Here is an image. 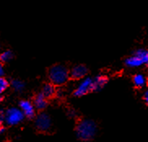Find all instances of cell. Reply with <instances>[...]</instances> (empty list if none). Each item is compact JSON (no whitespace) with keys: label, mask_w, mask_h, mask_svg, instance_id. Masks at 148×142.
<instances>
[{"label":"cell","mask_w":148,"mask_h":142,"mask_svg":"<svg viewBox=\"0 0 148 142\" xmlns=\"http://www.w3.org/2000/svg\"><path fill=\"white\" fill-rule=\"evenodd\" d=\"M97 127L94 121L84 119L79 122L76 128L77 136L82 141H90L95 136Z\"/></svg>","instance_id":"cell-1"},{"label":"cell","mask_w":148,"mask_h":142,"mask_svg":"<svg viewBox=\"0 0 148 142\" xmlns=\"http://www.w3.org/2000/svg\"><path fill=\"white\" fill-rule=\"evenodd\" d=\"M49 78L54 85H63L69 78V72L65 66L56 65L49 70Z\"/></svg>","instance_id":"cell-2"},{"label":"cell","mask_w":148,"mask_h":142,"mask_svg":"<svg viewBox=\"0 0 148 142\" xmlns=\"http://www.w3.org/2000/svg\"><path fill=\"white\" fill-rule=\"evenodd\" d=\"M148 61V52L144 49H138L133 56L128 57L125 60V65L130 68L139 67L147 64Z\"/></svg>","instance_id":"cell-3"},{"label":"cell","mask_w":148,"mask_h":142,"mask_svg":"<svg viewBox=\"0 0 148 142\" xmlns=\"http://www.w3.org/2000/svg\"><path fill=\"white\" fill-rule=\"evenodd\" d=\"M24 114L21 110L17 108H10L5 114V120L7 123L11 126H14L20 123L24 119Z\"/></svg>","instance_id":"cell-4"},{"label":"cell","mask_w":148,"mask_h":142,"mask_svg":"<svg viewBox=\"0 0 148 142\" xmlns=\"http://www.w3.org/2000/svg\"><path fill=\"white\" fill-rule=\"evenodd\" d=\"M35 125L37 127V128L42 131V132H47L51 128V120L50 116L45 114V113H42L38 115L35 120Z\"/></svg>","instance_id":"cell-5"},{"label":"cell","mask_w":148,"mask_h":142,"mask_svg":"<svg viewBox=\"0 0 148 142\" xmlns=\"http://www.w3.org/2000/svg\"><path fill=\"white\" fill-rule=\"evenodd\" d=\"M92 91V78H86L79 84L77 89L74 91V96H82Z\"/></svg>","instance_id":"cell-6"},{"label":"cell","mask_w":148,"mask_h":142,"mask_svg":"<svg viewBox=\"0 0 148 142\" xmlns=\"http://www.w3.org/2000/svg\"><path fill=\"white\" fill-rule=\"evenodd\" d=\"M20 109L23 113L24 116L27 117V118H30L34 116V105L29 100H21L20 102Z\"/></svg>","instance_id":"cell-7"},{"label":"cell","mask_w":148,"mask_h":142,"mask_svg":"<svg viewBox=\"0 0 148 142\" xmlns=\"http://www.w3.org/2000/svg\"><path fill=\"white\" fill-rule=\"evenodd\" d=\"M88 70L87 68L82 65H78L74 66L73 69H71V72L69 73V76L73 79H80L83 78L86 75Z\"/></svg>","instance_id":"cell-8"},{"label":"cell","mask_w":148,"mask_h":142,"mask_svg":"<svg viewBox=\"0 0 148 142\" xmlns=\"http://www.w3.org/2000/svg\"><path fill=\"white\" fill-rule=\"evenodd\" d=\"M108 78L103 75H98L92 79V91H99L107 84Z\"/></svg>","instance_id":"cell-9"},{"label":"cell","mask_w":148,"mask_h":142,"mask_svg":"<svg viewBox=\"0 0 148 142\" xmlns=\"http://www.w3.org/2000/svg\"><path fill=\"white\" fill-rule=\"evenodd\" d=\"M34 105L35 109H38L39 110H42L47 105V98L42 93H39V94L35 97Z\"/></svg>","instance_id":"cell-10"},{"label":"cell","mask_w":148,"mask_h":142,"mask_svg":"<svg viewBox=\"0 0 148 142\" xmlns=\"http://www.w3.org/2000/svg\"><path fill=\"white\" fill-rule=\"evenodd\" d=\"M41 93L46 98L52 97L53 96L55 95V93H56V88L54 87V84H52V83H47V84H45Z\"/></svg>","instance_id":"cell-11"},{"label":"cell","mask_w":148,"mask_h":142,"mask_svg":"<svg viewBox=\"0 0 148 142\" xmlns=\"http://www.w3.org/2000/svg\"><path fill=\"white\" fill-rule=\"evenodd\" d=\"M146 82H147L146 78L143 74L138 73V74H136L134 77V83L137 87H144L145 84H146Z\"/></svg>","instance_id":"cell-12"},{"label":"cell","mask_w":148,"mask_h":142,"mask_svg":"<svg viewBox=\"0 0 148 142\" xmlns=\"http://www.w3.org/2000/svg\"><path fill=\"white\" fill-rule=\"evenodd\" d=\"M13 57V53L11 51H5L0 54V62L6 63L9 60H11Z\"/></svg>","instance_id":"cell-13"},{"label":"cell","mask_w":148,"mask_h":142,"mask_svg":"<svg viewBox=\"0 0 148 142\" xmlns=\"http://www.w3.org/2000/svg\"><path fill=\"white\" fill-rule=\"evenodd\" d=\"M12 87L16 91H21L25 88V83H24V82H22L21 80H18V79L13 80L12 82Z\"/></svg>","instance_id":"cell-14"},{"label":"cell","mask_w":148,"mask_h":142,"mask_svg":"<svg viewBox=\"0 0 148 142\" xmlns=\"http://www.w3.org/2000/svg\"><path fill=\"white\" fill-rule=\"evenodd\" d=\"M8 80L3 77H0V95L8 89Z\"/></svg>","instance_id":"cell-15"},{"label":"cell","mask_w":148,"mask_h":142,"mask_svg":"<svg viewBox=\"0 0 148 142\" xmlns=\"http://www.w3.org/2000/svg\"><path fill=\"white\" fill-rule=\"evenodd\" d=\"M4 118H5L4 112H3L2 109H0V124H2V123L4 121Z\"/></svg>","instance_id":"cell-16"},{"label":"cell","mask_w":148,"mask_h":142,"mask_svg":"<svg viewBox=\"0 0 148 142\" xmlns=\"http://www.w3.org/2000/svg\"><path fill=\"white\" fill-rule=\"evenodd\" d=\"M3 74H4V69H3L2 63L0 62V77H3Z\"/></svg>","instance_id":"cell-17"},{"label":"cell","mask_w":148,"mask_h":142,"mask_svg":"<svg viewBox=\"0 0 148 142\" xmlns=\"http://www.w3.org/2000/svg\"><path fill=\"white\" fill-rule=\"evenodd\" d=\"M144 100H145V102H146V103H147V102H148V92H147V91H145V93H144Z\"/></svg>","instance_id":"cell-18"},{"label":"cell","mask_w":148,"mask_h":142,"mask_svg":"<svg viewBox=\"0 0 148 142\" xmlns=\"http://www.w3.org/2000/svg\"><path fill=\"white\" fill-rule=\"evenodd\" d=\"M3 132H4V127L0 124V134H2Z\"/></svg>","instance_id":"cell-19"},{"label":"cell","mask_w":148,"mask_h":142,"mask_svg":"<svg viewBox=\"0 0 148 142\" xmlns=\"http://www.w3.org/2000/svg\"><path fill=\"white\" fill-rule=\"evenodd\" d=\"M2 100H3V96H0V102H2Z\"/></svg>","instance_id":"cell-20"}]
</instances>
